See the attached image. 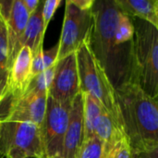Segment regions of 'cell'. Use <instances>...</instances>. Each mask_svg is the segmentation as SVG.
<instances>
[{"label":"cell","instance_id":"4dcf8cb0","mask_svg":"<svg viewBox=\"0 0 158 158\" xmlns=\"http://www.w3.org/2000/svg\"><path fill=\"white\" fill-rule=\"evenodd\" d=\"M157 100H158V98H157Z\"/></svg>","mask_w":158,"mask_h":158},{"label":"cell","instance_id":"30bf717a","mask_svg":"<svg viewBox=\"0 0 158 158\" xmlns=\"http://www.w3.org/2000/svg\"><path fill=\"white\" fill-rule=\"evenodd\" d=\"M32 60L31 50L27 46H23L19 50L10 70L6 95L0 106V119L3 118L8 105L27 92L33 78L31 70Z\"/></svg>","mask_w":158,"mask_h":158},{"label":"cell","instance_id":"d4e9b609","mask_svg":"<svg viewBox=\"0 0 158 158\" xmlns=\"http://www.w3.org/2000/svg\"><path fill=\"white\" fill-rule=\"evenodd\" d=\"M132 158H158V145L150 150L135 155Z\"/></svg>","mask_w":158,"mask_h":158},{"label":"cell","instance_id":"4fadbf2b","mask_svg":"<svg viewBox=\"0 0 158 158\" xmlns=\"http://www.w3.org/2000/svg\"><path fill=\"white\" fill-rule=\"evenodd\" d=\"M43 3L44 1H41L35 12L30 16L21 42L22 47H29L31 50L33 56L44 50V40L46 30L44 29L42 16Z\"/></svg>","mask_w":158,"mask_h":158},{"label":"cell","instance_id":"8fae6325","mask_svg":"<svg viewBox=\"0 0 158 158\" xmlns=\"http://www.w3.org/2000/svg\"><path fill=\"white\" fill-rule=\"evenodd\" d=\"M84 141L83 95L81 92L72 102L64 140L62 158H78Z\"/></svg>","mask_w":158,"mask_h":158},{"label":"cell","instance_id":"277c9868","mask_svg":"<svg viewBox=\"0 0 158 158\" xmlns=\"http://www.w3.org/2000/svg\"><path fill=\"white\" fill-rule=\"evenodd\" d=\"M89 40L84 42L76 51L81 92L89 94L97 99L103 107L123 125L116 90L105 69L94 56Z\"/></svg>","mask_w":158,"mask_h":158},{"label":"cell","instance_id":"f1b7e54d","mask_svg":"<svg viewBox=\"0 0 158 158\" xmlns=\"http://www.w3.org/2000/svg\"><path fill=\"white\" fill-rule=\"evenodd\" d=\"M156 7H157V11H158V0L156 1Z\"/></svg>","mask_w":158,"mask_h":158},{"label":"cell","instance_id":"484cf974","mask_svg":"<svg viewBox=\"0 0 158 158\" xmlns=\"http://www.w3.org/2000/svg\"><path fill=\"white\" fill-rule=\"evenodd\" d=\"M6 158H25L24 156H22L21 155H19V154H17V153H11V154H9L7 156Z\"/></svg>","mask_w":158,"mask_h":158},{"label":"cell","instance_id":"e0dca14e","mask_svg":"<svg viewBox=\"0 0 158 158\" xmlns=\"http://www.w3.org/2000/svg\"><path fill=\"white\" fill-rule=\"evenodd\" d=\"M83 95V119H84V141L95 136V122L104 109L100 102L89 94L82 93ZM83 141V142H84Z\"/></svg>","mask_w":158,"mask_h":158},{"label":"cell","instance_id":"9a60e30c","mask_svg":"<svg viewBox=\"0 0 158 158\" xmlns=\"http://www.w3.org/2000/svg\"><path fill=\"white\" fill-rule=\"evenodd\" d=\"M94 135L103 141L104 143H111L123 135H126V133L123 125L117 121L115 118L104 108L95 122Z\"/></svg>","mask_w":158,"mask_h":158},{"label":"cell","instance_id":"5b68a950","mask_svg":"<svg viewBox=\"0 0 158 158\" xmlns=\"http://www.w3.org/2000/svg\"><path fill=\"white\" fill-rule=\"evenodd\" d=\"M0 149L3 157L17 153L25 158H47L42 128L31 122L0 121Z\"/></svg>","mask_w":158,"mask_h":158},{"label":"cell","instance_id":"ffe728a7","mask_svg":"<svg viewBox=\"0 0 158 158\" xmlns=\"http://www.w3.org/2000/svg\"><path fill=\"white\" fill-rule=\"evenodd\" d=\"M55 72H56V65L41 72L40 74L34 76L27 91H31L37 94L49 95V91L51 89L54 81Z\"/></svg>","mask_w":158,"mask_h":158},{"label":"cell","instance_id":"ba28073f","mask_svg":"<svg viewBox=\"0 0 158 158\" xmlns=\"http://www.w3.org/2000/svg\"><path fill=\"white\" fill-rule=\"evenodd\" d=\"M80 93L77 57L76 53H73L57 60L54 81L48 96L59 103L71 106Z\"/></svg>","mask_w":158,"mask_h":158},{"label":"cell","instance_id":"83f0119b","mask_svg":"<svg viewBox=\"0 0 158 158\" xmlns=\"http://www.w3.org/2000/svg\"><path fill=\"white\" fill-rule=\"evenodd\" d=\"M0 158H4L2 156V153H1V149H0Z\"/></svg>","mask_w":158,"mask_h":158},{"label":"cell","instance_id":"5bb4252c","mask_svg":"<svg viewBox=\"0 0 158 158\" xmlns=\"http://www.w3.org/2000/svg\"><path fill=\"white\" fill-rule=\"evenodd\" d=\"M157 0H115L117 6L131 18H137L158 26Z\"/></svg>","mask_w":158,"mask_h":158},{"label":"cell","instance_id":"7c38bea8","mask_svg":"<svg viewBox=\"0 0 158 158\" xmlns=\"http://www.w3.org/2000/svg\"><path fill=\"white\" fill-rule=\"evenodd\" d=\"M30 15L27 12L21 0H13L10 13L6 20L7 25V44H8V68H11L14 61L22 48V37L29 20Z\"/></svg>","mask_w":158,"mask_h":158},{"label":"cell","instance_id":"9c48e42d","mask_svg":"<svg viewBox=\"0 0 158 158\" xmlns=\"http://www.w3.org/2000/svg\"><path fill=\"white\" fill-rule=\"evenodd\" d=\"M47 98L46 94L27 91L8 105L0 121L31 122L42 128L47 107Z\"/></svg>","mask_w":158,"mask_h":158},{"label":"cell","instance_id":"cb8c5ba5","mask_svg":"<svg viewBox=\"0 0 158 158\" xmlns=\"http://www.w3.org/2000/svg\"><path fill=\"white\" fill-rule=\"evenodd\" d=\"M72 3L81 10H91L94 5V0H71Z\"/></svg>","mask_w":158,"mask_h":158},{"label":"cell","instance_id":"2e32d148","mask_svg":"<svg viewBox=\"0 0 158 158\" xmlns=\"http://www.w3.org/2000/svg\"><path fill=\"white\" fill-rule=\"evenodd\" d=\"M6 20L0 9V106L6 98L9 81Z\"/></svg>","mask_w":158,"mask_h":158},{"label":"cell","instance_id":"f546056e","mask_svg":"<svg viewBox=\"0 0 158 158\" xmlns=\"http://www.w3.org/2000/svg\"><path fill=\"white\" fill-rule=\"evenodd\" d=\"M157 28H158V26H157Z\"/></svg>","mask_w":158,"mask_h":158},{"label":"cell","instance_id":"4316f807","mask_svg":"<svg viewBox=\"0 0 158 158\" xmlns=\"http://www.w3.org/2000/svg\"><path fill=\"white\" fill-rule=\"evenodd\" d=\"M47 158H62V156H53V157H47Z\"/></svg>","mask_w":158,"mask_h":158},{"label":"cell","instance_id":"8992f818","mask_svg":"<svg viewBox=\"0 0 158 158\" xmlns=\"http://www.w3.org/2000/svg\"><path fill=\"white\" fill-rule=\"evenodd\" d=\"M94 24L93 11L78 8L71 0L66 2L61 36L58 42V60L76 53L78 48L90 39Z\"/></svg>","mask_w":158,"mask_h":158},{"label":"cell","instance_id":"52a82bcc","mask_svg":"<svg viewBox=\"0 0 158 158\" xmlns=\"http://www.w3.org/2000/svg\"><path fill=\"white\" fill-rule=\"evenodd\" d=\"M70 108L71 106L59 103L48 96L44 120L42 125L46 157L63 156L64 140L69 125Z\"/></svg>","mask_w":158,"mask_h":158},{"label":"cell","instance_id":"44dd1931","mask_svg":"<svg viewBox=\"0 0 158 158\" xmlns=\"http://www.w3.org/2000/svg\"><path fill=\"white\" fill-rule=\"evenodd\" d=\"M104 142L94 136L83 142L78 158H102Z\"/></svg>","mask_w":158,"mask_h":158},{"label":"cell","instance_id":"603a6c76","mask_svg":"<svg viewBox=\"0 0 158 158\" xmlns=\"http://www.w3.org/2000/svg\"><path fill=\"white\" fill-rule=\"evenodd\" d=\"M21 1L30 16L35 12V10L37 9V7L41 3L40 0H21Z\"/></svg>","mask_w":158,"mask_h":158},{"label":"cell","instance_id":"7a4b0ae2","mask_svg":"<svg viewBox=\"0 0 158 158\" xmlns=\"http://www.w3.org/2000/svg\"><path fill=\"white\" fill-rule=\"evenodd\" d=\"M116 94L132 156L157 146V99L145 94L134 81L122 84Z\"/></svg>","mask_w":158,"mask_h":158},{"label":"cell","instance_id":"6da1fadb","mask_svg":"<svg viewBox=\"0 0 158 158\" xmlns=\"http://www.w3.org/2000/svg\"><path fill=\"white\" fill-rule=\"evenodd\" d=\"M91 49L105 69L115 90L131 81L134 25L115 0L95 1Z\"/></svg>","mask_w":158,"mask_h":158},{"label":"cell","instance_id":"7402d4cb","mask_svg":"<svg viewBox=\"0 0 158 158\" xmlns=\"http://www.w3.org/2000/svg\"><path fill=\"white\" fill-rule=\"evenodd\" d=\"M61 0H46L43 3V9H42V16L44 20V29H47L49 22L51 21L52 18L54 17L56 9L61 4Z\"/></svg>","mask_w":158,"mask_h":158},{"label":"cell","instance_id":"3957f363","mask_svg":"<svg viewBox=\"0 0 158 158\" xmlns=\"http://www.w3.org/2000/svg\"><path fill=\"white\" fill-rule=\"evenodd\" d=\"M134 25L132 77L142 90L158 98V28L141 19L131 18Z\"/></svg>","mask_w":158,"mask_h":158},{"label":"cell","instance_id":"ac0fdd59","mask_svg":"<svg viewBox=\"0 0 158 158\" xmlns=\"http://www.w3.org/2000/svg\"><path fill=\"white\" fill-rule=\"evenodd\" d=\"M59 44L58 43L48 50H43L40 54L33 56L32 60V77L55 66L58 60Z\"/></svg>","mask_w":158,"mask_h":158},{"label":"cell","instance_id":"d6986e66","mask_svg":"<svg viewBox=\"0 0 158 158\" xmlns=\"http://www.w3.org/2000/svg\"><path fill=\"white\" fill-rule=\"evenodd\" d=\"M102 158H132L131 147L127 135L111 143H104Z\"/></svg>","mask_w":158,"mask_h":158}]
</instances>
